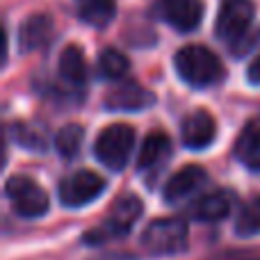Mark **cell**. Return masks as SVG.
<instances>
[{
  "mask_svg": "<svg viewBox=\"0 0 260 260\" xmlns=\"http://www.w3.org/2000/svg\"><path fill=\"white\" fill-rule=\"evenodd\" d=\"M174 67L180 80L194 89L210 87L224 78L219 57L206 46H183L174 57Z\"/></svg>",
  "mask_w": 260,
  "mask_h": 260,
  "instance_id": "6da1fadb",
  "label": "cell"
},
{
  "mask_svg": "<svg viewBox=\"0 0 260 260\" xmlns=\"http://www.w3.org/2000/svg\"><path fill=\"white\" fill-rule=\"evenodd\" d=\"M142 217V201H139L135 194H126V197L117 199L110 210V215L96 226L94 231L85 233V244H105L110 240L123 238L133 231L135 221Z\"/></svg>",
  "mask_w": 260,
  "mask_h": 260,
  "instance_id": "7a4b0ae2",
  "label": "cell"
},
{
  "mask_svg": "<svg viewBox=\"0 0 260 260\" xmlns=\"http://www.w3.org/2000/svg\"><path fill=\"white\" fill-rule=\"evenodd\" d=\"M135 146V130L126 123H112V126L103 128L101 135L94 142V155L105 169L119 171L126 169L130 153Z\"/></svg>",
  "mask_w": 260,
  "mask_h": 260,
  "instance_id": "3957f363",
  "label": "cell"
},
{
  "mask_svg": "<svg viewBox=\"0 0 260 260\" xmlns=\"http://www.w3.org/2000/svg\"><path fill=\"white\" fill-rule=\"evenodd\" d=\"M142 247L151 256H174L187 247V224L180 217L153 219L142 233Z\"/></svg>",
  "mask_w": 260,
  "mask_h": 260,
  "instance_id": "277c9868",
  "label": "cell"
},
{
  "mask_svg": "<svg viewBox=\"0 0 260 260\" xmlns=\"http://www.w3.org/2000/svg\"><path fill=\"white\" fill-rule=\"evenodd\" d=\"M5 194H7L14 212L25 219H37V217L46 215L50 208L48 194L30 176H12L5 183Z\"/></svg>",
  "mask_w": 260,
  "mask_h": 260,
  "instance_id": "5b68a950",
  "label": "cell"
},
{
  "mask_svg": "<svg viewBox=\"0 0 260 260\" xmlns=\"http://www.w3.org/2000/svg\"><path fill=\"white\" fill-rule=\"evenodd\" d=\"M253 7L251 0H221V7L217 12L215 21V35L217 39L226 41L231 46H238L240 39H244L249 25L253 21Z\"/></svg>",
  "mask_w": 260,
  "mask_h": 260,
  "instance_id": "8992f818",
  "label": "cell"
},
{
  "mask_svg": "<svg viewBox=\"0 0 260 260\" xmlns=\"http://www.w3.org/2000/svg\"><path fill=\"white\" fill-rule=\"evenodd\" d=\"M105 189V178L96 171L78 169L62 178L59 183V201L67 208H82L87 203L96 201Z\"/></svg>",
  "mask_w": 260,
  "mask_h": 260,
  "instance_id": "52a82bcc",
  "label": "cell"
},
{
  "mask_svg": "<svg viewBox=\"0 0 260 260\" xmlns=\"http://www.w3.org/2000/svg\"><path fill=\"white\" fill-rule=\"evenodd\" d=\"M153 12L174 30L194 32L201 25L203 3L201 0H157Z\"/></svg>",
  "mask_w": 260,
  "mask_h": 260,
  "instance_id": "ba28073f",
  "label": "cell"
},
{
  "mask_svg": "<svg viewBox=\"0 0 260 260\" xmlns=\"http://www.w3.org/2000/svg\"><path fill=\"white\" fill-rule=\"evenodd\" d=\"M206 183H208V171L199 165H187V167H183V169H178L165 183L162 197H165L167 203L176 206V203H183V201H187L189 197H194L199 189H203Z\"/></svg>",
  "mask_w": 260,
  "mask_h": 260,
  "instance_id": "9c48e42d",
  "label": "cell"
},
{
  "mask_svg": "<svg viewBox=\"0 0 260 260\" xmlns=\"http://www.w3.org/2000/svg\"><path fill=\"white\" fill-rule=\"evenodd\" d=\"M217 137V123L210 112L206 110H194L180 123V139L192 151H203Z\"/></svg>",
  "mask_w": 260,
  "mask_h": 260,
  "instance_id": "30bf717a",
  "label": "cell"
},
{
  "mask_svg": "<svg viewBox=\"0 0 260 260\" xmlns=\"http://www.w3.org/2000/svg\"><path fill=\"white\" fill-rule=\"evenodd\" d=\"M155 103V94L137 82H123L105 96V108L112 112H139Z\"/></svg>",
  "mask_w": 260,
  "mask_h": 260,
  "instance_id": "8fae6325",
  "label": "cell"
},
{
  "mask_svg": "<svg viewBox=\"0 0 260 260\" xmlns=\"http://www.w3.org/2000/svg\"><path fill=\"white\" fill-rule=\"evenodd\" d=\"M235 206V197L226 189L208 192L189 206V217L197 221H221L231 215Z\"/></svg>",
  "mask_w": 260,
  "mask_h": 260,
  "instance_id": "7c38bea8",
  "label": "cell"
},
{
  "mask_svg": "<svg viewBox=\"0 0 260 260\" xmlns=\"http://www.w3.org/2000/svg\"><path fill=\"white\" fill-rule=\"evenodd\" d=\"M171 157V139L167 133H151L142 144V151L137 157V169L142 174H157L162 165Z\"/></svg>",
  "mask_w": 260,
  "mask_h": 260,
  "instance_id": "4fadbf2b",
  "label": "cell"
},
{
  "mask_svg": "<svg viewBox=\"0 0 260 260\" xmlns=\"http://www.w3.org/2000/svg\"><path fill=\"white\" fill-rule=\"evenodd\" d=\"M53 21L46 14H32L30 18H25L18 30V48L21 53H32L39 50L53 39Z\"/></svg>",
  "mask_w": 260,
  "mask_h": 260,
  "instance_id": "5bb4252c",
  "label": "cell"
},
{
  "mask_svg": "<svg viewBox=\"0 0 260 260\" xmlns=\"http://www.w3.org/2000/svg\"><path fill=\"white\" fill-rule=\"evenodd\" d=\"M235 157L242 167L251 171H260V117L247 121L233 148Z\"/></svg>",
  "mask_w": 260,
  "mask_h": 260,
  "instance_id": "9a60e30c",
  "label": "cell"
},
{
  "mask_svg": "<svg viewBox=\"0 0 260 260\" xmlns=\"http://www.w3.org/2000/svg\"><path fill=\"white\" fill-rule=\"evenodd\" d=\"M76 3L80 18L94 27H105L112 23L117 12V0H76Z\"/></svg>",
  "mask_w": 260,
  "mask_h": 260,
  "instance_id": "2e32d148",
  "label": "cell"
},
{
  "mask_svg": "<svg viewBox=\"0 0 260 260\" xmlns=\"http://www.w3.org/2000/svg\"><path fill=\"white\" fill-rule=\"evenodd\" d=\"M59 76L69 85H82L87 80V62L78 46H67L59 55Z\"/></svg>",
  "mask_w": 260,
  "mask_h": 260,
  "instance_id": "e0dca14e",
  "label": "cell"
},
{
  "mask_svg": "<svg viewBox=\"0 0 260 260\" xmlns=\"http://www.w3.org/2000/svg\"><path fill=\"white\" fill-rule=\"evenodd\" d=\"M82 139H85V128L78 126V123H67L55 135V151L64 160H73L82 148Z\"/></svg>",
  "mask_w": 260,
  "mask_h": 260,
  "instance_id": "ac0fdd59",
  "label": "cell"
},
{
  "mask_svg": "<svg viewBox=\"0 0 260 260\" xmlns=\"http://www.w3.org/2000/svg\"><path fill=\"white\" fill-rule=\"evenodd\" d=\"M128 67H130L128 57L114 48L103 50L99 57V73L105 78V80H119V78H123L128 71Z\"/></svg>",
  "mask_w": 260,
  "mask_h": 260,
  "instance_id": "d6986e66",
  "label": "cell"
},
{
  "mask_svg": "<svg viewBox=\"0 0 260 260\" xmlns=\"http://www.w3.org/2000/svg\"><path fill=\"white\" fill-rule=\"evenodd\" d=\"M9 133H12V139L18 144V146L27 148V151H35V153H44L48 148L46 144V137L39 133L37 128L27 126V123H12L9 126Z\"/></svg>",
  "mask_w": 260,
  "mask_h": 260,
  "instance_id": "ffe728a7",
  "label": "cell"
},
{
  "mask_svg": "<svg viewBox=\"0 0 260 260\" xmlns=\"http://www.w3.org/2000/svg\"><path fill=\"white\" fill-rule=\"evenodd\" d=\"M235 233L242 238H251L260 233V194L253 197L247 206L240 210L238 224H235Z\"/></svg>",
  "mask_w": 260,
  "mask_h": 260,
  "instance_id": "44dd1931",
  "label": "cell"
},
{
  "mask_svg": "<svg viewBox=\"0 0 260 260\" xmlns=\"http://www.w3.org/2000/svg\"><path fill=\"white\" fill-rule=\"evenodd\" d=\"M247 78L251 85H260V55L251 62V67H249V71H247Z\"/></svg>",
  "mask_w": 260,
  "mask_h": 260,
  "instance_id": "7402d4cb",
  "label": "cell"
}]
</instances>
